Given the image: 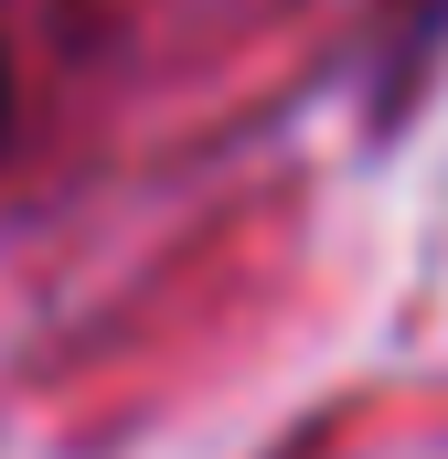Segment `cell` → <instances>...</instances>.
<instances>
[{"instance_id": "6da1fadb", "label": "cell", "mask_w": 448, "mask_h": 459, "mask_svg": "<svg viewBox=\"0 0 448 459\" xmlns=\"http://www.w3.org/2000/svg\"><path fill=\"white\" fill-rule=\"evenodd\" d=\"M0 128H11V65H0Z\"/></svg>"}]
</instances>
